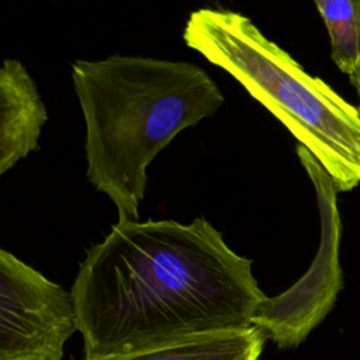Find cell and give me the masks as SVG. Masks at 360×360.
<instances>
[{"label": "cell", "instance_id": "cell-7", "mask_svg": "<svg viewBox=\"0 0 360 360\" xmlns=\"http://www.w3.org/2000/svg\"><path fill=\"white\" fill-rule=\"evenodd\" d=\"M330 41V58L350 76L360 59V0H314Z\"/></svg>", "mask_w": 360, "mask_h": 360}, {"label": "cell", "instance_id": "cell-1", "mask_svg": "<svg viewBox=\"0 0 360 360\" xmlns=\"http://www.w3.org/2000/svg\"><path fill=\"white\" fill-rule=\"evenodd\" d=\"M70 291L84 360L243 330L267 302L252 260L204 217L117 221Z\"/></svg>", "mask_w": 360, "mask_h": 360}, {"label": "cell", "instance_id": "cell-6", "mask_svg": "<svg viewBox=\"0 0 360 360\" xmlns=\"http://www.w3.org/2000/svg\"><path fill=\"white\" fill-rule=\"evenodd\" d=\"M264 332L259 326L177 340L96 360H259Z\"/></svg>", "mask_w": 360, "mask_h": 360}, {"label": "cell", "instance_id": "cell-2", "mask_svg": "<svg viewBox=\"0 0 360 360\" xmlns=\"http://www.w3.org/2000/svg\"><path fill=\"white\" fill-rule=\"evenodd\" d=\"M70 69L86 127L87 181L111 200L118 221H138L153 159L225 97L204 69L184 60L117 53Z\"/></svg>", "mask_w": 360, "mask_h": 360}, {"label": "cell", "instance_id": "cell-5", "mask_svg": "<svg viewBox=\"0 0 360 360\" xmlns=\"http://www.w3.org/2000/svg\"><path fill=\"white\" fill-rule=\"evenodd\" d=\"M48 121L45 103L27 68L14 58L0 69V174L38 149Z\"/></svg>", "mask_w": 360, "mask_h": 360}, {"label": "cell", "instance_id": "cell-8", "mask_svg": "<svg viewBox=\"0 0 360 360\" xmlns=\"http://www.w3.org/2000/svg\"><path fill=\"white\" fill-rule=\"evenodd\" d=\"M349 79H350V83L354 86L356 91H357V97H359L357 110H359V114H360V59H359V63H357L356 69H354L353 73L349 76Z\"/></svg>", "mask_w": 360, "mask_h": 360}, {"label": "cell", "instance_id": "cell-3", "mask_svg": "<svg viewBox=\"0 0 360 360\" xmlns=\"http://www.w3.org/2000/svg\"><path fill=\"white\" fill-rule=\"evenodd\" d=\"M184 44L225 70L305 146L338 193L360 184V114L322 79L309 75L246 15L194 10Z\"/></svg>", "mask_w": 360, "mask_h": 360}, {"label": "cell", "instance_id": "cell-4", "mask_svg": "<svg viewBox=\"0 0 360 360\" xmlns=\"http://www.w3.org/2000/svg\"><path fill=\"white\" fill-rule=\"evenodd\" d=\"M79 330L72 291L0 250V360H62Z\"/></svg>", "mask_w": 360, "mask_h": 360}]
</instances>
